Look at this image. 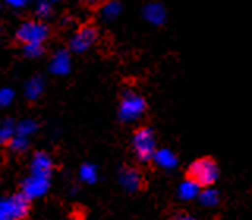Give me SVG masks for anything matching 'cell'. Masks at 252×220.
<instances>
[{
    "instance_id": "cell-1",
    "label": "cell",
    "mask_w": 252,
    "mask_h": 220,
    "mask_svg": "<svg viewBox=\"0 0 252 220\" xmlns=\"http://www.w3.org/2000/svg\"><path fill=\"white\" fill-rule=\"evenodd\" d=\"M188 178L194 179L200 187L213 186L219 178V167L211 157H199L188 168Z\"/></svg>"
},
{
    "instance_id": "cell-2",
    "label": "cell",
    "mask_w": 252,
    "mask_h": 220,
    "mask_svg": "<svg viewBox=\"0 0 252 220\" xmlns=\"http://www.w3.org/2000/svg\"><path fill=\"white\" fill-rule=\"evenodd\" d=\"M158 149L156 136L150 128H140L134 132L132 151L140 162H152L153 154Z\"/></svg>"
},
{
    "instance_id": "cell-3",
    "label": "cell",
    "mask_w": 252,
    "mask_h": 220,
    "mask_svg": "<svg viewBox=\"0 0 252 220\" xmlns=\"http://www.w3.org/2000/svg\"><path fill=\"white\" fill-rule=\"evenodd\" d=\"M145 110L147 102L140 94L134 91H125L120 101V107H118V118L125 123H131L139 120L145 113Z\"/></svg>"
},
{
    "instance_id": "cell-4",
    "label": "cell",
    "mask_w": 252,
    "mask_h": 220,
    "mask_svg": "<svg viewBox=\"0 0 252 220\" xmlns=\"http://www.w3.org/2000/svg\"><path fill=\"white\" fill-rule=\"evenodd\" d=\"M29 214V200L24 193L0 198V220H19Z\"/></svg>"
},
{
    "instance_id": "cell-5",
    "label": "cell",
    "mask_w": 252,
    "mask_h": 220,
    "mask_svg": "<svg viewBox=\"0 0 252 220\" xmlns=\"http://www.w3.org/2000/svg\"><path fill=\"white\" fill-rule=\"evenodd\" d=\"M16 36L21 43H44L46 38L49 36V28L46 24L38 22V21H30L24 22L22 26L16 31Z\"/></svg>"
},
{
    "instance_id": "cell-6",
    "label": "cell",
    "mask_w": 252,
    "mask_h": 220,
    "mask_svg": "<svg viewBox=\"0 0 252 220\" xmlns=\"http://www.w3.org/2000/svg\"><path fill=\"white\" fill-rule=\"evenodd\" d=\"M51 178L49 176H41L32 173L30 176H27L22 181V193L27 200H35L41 198L43 195L47 193L51 186Z\"/></svg>"
},
{
    "instance_id": "cell-7",
    "label": "cell",
    "mask_w": 252,
    "mask_h": 220,
    "mask_svg": "<svg viewBox=\"0 0 252 220\" xmlns=\"http://www.w3.org/2000/svg\"><path fill=\"white\" fill-rule=\"evenodd\" d=\"M98 39V31L92 26H84L79 28L76 33L71 38V51L76 54H84L90 49V47L96 43Z\"/></svg>"
},
{
    "instance_id": "cell-8",
    "label": "cell",
    "mask_w": 252,
    "mask_h": 220,
    "mask_svg": "<svg viewBox=\"0 0 252 220\" xmlns=\"http://www.w3.org/2000/svg\"><path fill=\"white\" fill-rule=\"evenodd\" d=\"M118 181H120V184L125 191L129 193L140 191L142 186H144V178H142L140 171L132 167L122 168L120 173H118Z\"/></svg>"
},
{
    "instance_id": "cell-9",
    "label": "cell",
    "mask_w": 252,
    "mask_h": 220,
    "mask_svg": "<svg viewBox=\"0 0 252 220\" xmlns=\"http://www.w3.org/2000/svg\"><path fill=\"white\" fill-rule=\"evenodd\" d=\"M152 162L156 165L158 168L161 170H175L178 167V156L172 151L169 148H158L155 154H153V159Z\"/></svg>"
},
{
    "instance_id": "cell-10",
    "label": "cell",
    "mask_w": 252,
    "mask_h": 220,
    "mask_svg": "<svg viewBox=\"0 0 252 220\" xmlns=\"http://www.w3.org/2000/svg\"><path fill=\"white\" fill-rule=\"evenodd\" d=\"M49 69L54 76H66L71 71V57L69 52L65 49L57 51L51 58Z\"/></svg>"
},
{
    "instance_id": "cell-11",
    "label": "cell",
    "mask_w": 252,
    "mask_h": 220,
    "mask_svg": "<svg viewBox=\"0 0 252 220\" xmlns=\"http://www.w3.org/2000/svg\"><path fill=\"white\" fill-rule=\"evenodd\" d=\"M52 168H54L52 157L47 153L39 151V153L33 154V157H32L30 170H32V173H35V175H41V176H49L51 178Z\"/></svg>"
},
{
    "instance_id": "cell-12",
    "label": "cell",
    "mask_w": 252,
    "mask_h": 220,
    "mask_svg": "<svg viewBox=\"0 0 252 220\" xmlns=\"http://www.w3.org/2000/svg\"><path fill=\"white\" fill-rule=\"evenodd\" d=\"M144 18L148 24H152V26H156L159 27L165 22L167 19V11H165V6L159 2H152L144 6Z\"/></svg>"
},
{
    "instance_id": "cell-13",
    "label": "cell",
    "mask_w": 252,
    "mask_h": 220,
    "mask_svg": "<svg viewBox=\"0 0 252 220\" xmlns=\"http://www.w3.org/2000/svg\"><path fill=\"white\" fill-rule=\"evenodd\" d=\"M200 191H202V187L197 184L194 179L186 178L185 181H181L180 183V186L177 189V195H178L180 200L191 201V200H195L197 196H199Z\"/></svg>"
},
{
    "instance_id": "cell-14",
    "label": "cell",
    "mask_w": 252,
    "mask_h": 220,
    "mask_svg": "<svg viewBox=\"0 0 252 220\" xmlns=\"http://www.w3.org/2000/svg\"><path fill=\"white\" fill-rule=\"evenodd\" d=\"M44 91V81L43 77L39 76H33L32 79H29L26 86H24V94L29 101H35L43 94Z\"/></svg>"
},
{
    "instance_id": "cell-15",
    "label": "cell",
    "mask_w": 252,
    "mask_h": 220,
    "mask_svg": "<svg viewBox=\"0 0 252 220\" xmlns=\"http://www.w3.org/2000/svg\"><path fill=\"white\" fill-rule=\"evenodd\" d=\"M197 200H199V203L205 208H215L220 201V195L215 187L208 186V187H202V191H200L199 196H197Z\"/></svg>"
},
{
    "instance_id": "cell-16",
    "label": "cell",
    "mask_w": 252,
    "mask_h": 220,
    "mask_svg": "<svg viewBox=\"0 0 252 220\" xmlns=\"http://www.w3.org/2000/svg\"><path fill=\"white\" fill-rule=\"evenodd\" d=\"M101 18L110 22L117 19L118 16L122 13V5L120 2H117V0H109V2H102V6H101Z\"/></svg>"
},
{
    "instance_id": "cell-17",
    "label": "cell",
    "mask_w": 252,
    "mask_h": 220,
    "mask_svg": "<svg viewBox=\"0 0 252 220\" xmlns=\"http://www.w3.org/2000/svg\"><path fill=\"white\" fill-rule=\"evenodd\" d=\"M98 167L94 164H84L81 168H79V178H81L82 183L85 184H94L98 181Z\"/></svg>"
},
{
    "instance_id": "cell-18",
    "label": "cell",
    "mask_w": 252,
    "mask_h": 220,
    "mask_svg": "<svg viewBox=\"0 0 252 220\" xmlns=\"http://www.w3.org/2000/svg\"><path fill=\"white\" fill-rule=\"evenodd\" d=\"M16 136V124L13 120H5L0 124V143L10 141Z\"/></svg>"
},
{
    "instance_id": "cell-19",
    "label": "cell",
    "mask_w": 252,
    "mask_h": 220,
    "mask_svg": "<svg viewBox=\"0 0 252 220\" xmlns=\"http://www.w3.org/2000/svg\"><path fill=\"white\" fill-rule=\"evenodd\" d=\"M35 14L38 19H47L52 14V5L51 0H36L35 3Z\"/></svg>"
},
{
    "instance_id": "cell-20",
    "label": "cell",
    "mask_w": 252,
    "mask_h": 220,
    "mask_svg": "<svg viewBox=\"0 0 252 220\" xmlns=\"http://www.w3.org/2000/svg\"><path fill=\"white\" fill-rule=\"evenodd\" d=\"M29 145H30L29 137L22 136V134H18V132H16V136L10 140V146L16 153H24L29 148Z\"/></svg>"
},
{
    "instance_id": "cell-21",
    "label": "cell",
    "mask_w": 252,
    "mask_h": 220,
    "mask_svg": "<svg viewBox=\"0 0 252 220\" xmlns=\"http://www.w3.org/2000/svg\"><path fill=\"white\" fill-rule=\"evenodd\" d=\"M36 131H38V124L35 120H22L16 126V132L22 134V136H27V137L33 136Z\"/></svg>"
},
{
    "instance_id": "cell-22",
    "label": "cell",
    "mask_w": 252,
    "mask_h": 220,
    "mask_svg": "<svg viewBox=\"0 0 252 220\" xmlns=\"http://www.w3.org/2000/svg\"><path fill=\"white\" fill-rule=\"evenodd\" d=\"M44 52L41 43H26L24 44V55L29 58H38Z\"/></svg>"
},
{
    "instance_id": "cell-23",
    "label": "cell",
    "mask_w": 252,
    "mask_h": 220,
    "mask_svg": "<svg viewBox=\"0 0 252 220\" xmlns=\"http://www.w3.org/2000/svg\"><path fill=\"white\" fill-rule=\"evenodd\" d=\"M13 101H14V91L11 88H8V86L0 88V107L10 106Z\"/></svg>"
},
{
    "instance_id": "cell-24",
    "label": "cell",
    "mask_w": 252,
    "mask_h": 220,
    "mask_svg": "<svg viewBox=\"0 0 252 220\" xmlns=\"http://www.w3.org/2000/svg\"><path fill=\"white\" fill-rule=\"evenodd\" d=\"M30 0H6V3L13 6V8H24Z\"/></svg>"
},
{
    "instance_id": "cell-25",
    "label": "cell",
    "mask_w": 252,
    "mask_h": 220,
    "mask_svg": "<svg viewBox=\"0 0 252 220\" xmlns=\"http://www.w3.org/2000/svg\"><path fill=\"white\" fill-rule=\"evenodd\" d=\"M84 3H87V5H98V3H102L104 0H82Z\"/></svg>"
},
{
    "instance_id": "cell-26",
    "label": "cell",
    "mask_w": 252,
    "mask_h": 220,
    "mask_svg": "<svg viewBox=\"0 0 252 220\" xmlns=\"http://www.w3.org/2000/svg\"><path fill=\"white\" fill-rule=\"evenodd\" d=\"M177 219H188V220H192L194 217L192 216H189V214H186V212H181V214H178V216H175Z\"/></svg>"
},
{
    "instance_id": "cell-27",
    "label": "cell",
    "mask_w": 252,
    "mask_h": 220,
    "mask_svg": "<svg viewBox=\"0 0 252 220\" xmlns=\"http://www.w3.org/2000/svg\"><path fill=\"white\" fill-rule=\"evenodd\" d=\"M52 2H59V0H52Z\"/></svg>"
},
{
    "instance_id": "cell-28",
    "label": "cell",
    "mask_w": 252,
    "mask_h": 220,
    "mask_svg": "<svg viewBox=\"0 0 252 220\" xmlns=\"http://www.w3.org/2000/svg\"><path fill=\"white\" fill-rule=\"evenodd\" d=\"M0 35H2V30H0Z\"/></svg>"
}]
</instances>
